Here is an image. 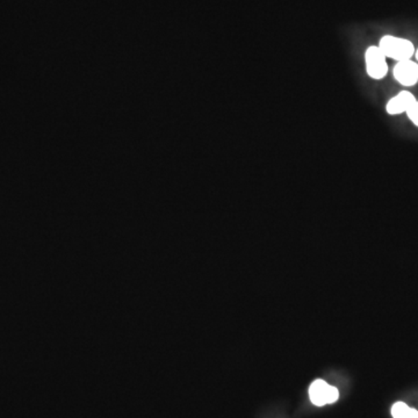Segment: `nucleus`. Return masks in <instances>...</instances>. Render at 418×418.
Segmentation results:
<instances>
[{"instance_id":"nucleus-1","label":"nucleus","mask_w":418,"mask_h":418,"mask_svg":"<svg viewBox=\"0 0 418 418\" xmlns=\"http://www.w3.org/2000/svg\"><path fill=\"white\" fill-rule=\"evenodd\" d=\"M377 45L387 59H394L396 62L412 59L416 52L414 43L410 40L394 35L382 36Z\"/></svg>"},{"instance_id":"nucleus-2","label":"nucleus","mask_w":418,"mask_h":418,"mask_svg":"<svg viewBox=\"0 0 418 418\" xmlns=\"http://www.w3.org/2000/svg\"><path fill=\"white\" fill-rule=\"evenodd\" d=\"M364 59L366 74L370 79L382 81L387 77L389 71L387 57L382 49L379 48V45H370L365 52Z\"/></svg>"},{"instance_id":"nucleus-3","label":"nucleus","mask_w":418,"mask_h":418,"mask_svg":"<svg viewBox=\"0 0 418 418\" xmlns=\"http://www.w3.org/2000/svg\"><path fill=\"white\" fill-rule=\"evenodd\" d=\"M309 396L315 406L323 407L326 404H335L339 397V393L336 387L328 385L324 380L318 379L311 384Z\"/></svg>"},{"instance_id":"nucleus-4","label":"nucleus","mask_w":418,"mask_h":418,"mask_svg":"<svg viewBox=\"0 0 418 418\" xmlns=\"http://www.w3.org/2000/svg\"><path fill=\"white\" fill-rule=\"evenodd\" d=\"M393 77L400 85L411 87L418 83V63L412 59L396 62L393 67Z\"/></svg>"},{"instance_id":"nucleus-5","label":"nucleus","mask_w":418,"mask_h":418,"mask_svg":"<svg viewBox=\"0 0 418 418\" xmlns=\"http://www.w3.org/2000/svg\"><path fill=\"white\" fill-rule=\"evenodd\" d=\"M417 101L416 96L409 91H401L396 96H392L386 104L387 114L395 115L406 114V112L410 108L411 105Z\"/></svg>"},{"instance_id":"nucleus-6","label":"nucleus","mask_w":418,"mask_h":418,"mask_svg":"<svg viewBox=\"0 0 418 418\" xmlns=\"http://www.w3.org/2000/svg\"><path fill=\"white\" fill-rule=\"evenodd\" d=\"M394 418H418V411L408 407L404 402H396L392 408Z\"/></svg>"},{"instance_id":"nucleus-7","label":"nucleus","mask_w":418,"mask_h":418,"mask_svg":"<svg viewBox=\"0 0 418 418\" xmlns=\"http://www.w3.org/2000/svg\"><path fill=\"white\" fill-rule=\"evenodd\" d=\"M408 118L410 120L411 123L418 128V101H415L414 104L411 105L410 108L406 112Z\"/></svg>"},{"instance_id":"nucleus-8","label":"nucleus","mask_w":418,"mask_h":418,"mask_svg":"<svg viewBox=\"0 0 418 418\" xmlns=\"http://www.w3.org/2000/svg\"><path fill=\"white\" fill-rule=\"evenodd\" d=\"M415 57H416V62L418 63V48L416 49V52H415Z\"/></svg>"}]
</instances>
